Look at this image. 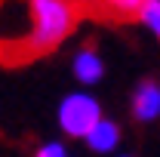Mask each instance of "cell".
I'll list each match as a JSON object with an SVG mask.
<instances>
[{"mask_svg":"<svg viewBox=\"0 0 160 157\" xmlns=\"http://www.w3.org/2000/svg\"><path fill=\"white\" fill-rule=\"evenodd\" d=\"M117 157H129V154H117Z\"/></svg>","mask_w":160,"mask_h":157,"instance_id":"cell-9","label":"cell"},{"mask_svg":"<svg viewBox=\"0 0 160 157\" xmlns=\"http://www.w3.org/2000/svg\"><path fill=\"white\" fill-rule=\"evenodd\" d=\"M71 74H74L77 83H83V86L102 83V77H105V59L99 56V49H96V46L77 49L74 59H71Z\"/></svg>","mask_w":160,"mask_h":157,"instance_id":"cell-4","label":"cell"},{"mask_svg":"<svg viewBox=\"0 0 160 157\" xmlns=\"http://www.w3.org/2000/svg\"><path fill=\"white\" fill-rule=\"evenodd\" d=\"M83 142H86V145H89L96 154H111V151L120 145V126L114 123V120L102 117L99 123H96V129L83 139Z\"/></svg>","mask_w":160,"mask_h":157,"instance_id":"cell-5","label":"cell"},{"mask_svg":"<svg viewBox=\"0 0 160 157\" xmlns=\"http://www.w3.org/2000/svg\"><path fill=\"white\" fill-rule=\"evenodd\" d=\"M132 117L139 123H154L160 117V83L157 80H142L132 89V105H129Z\"/></svg>","mask_w":160,"mask_h":157,"instance_id":"cell-3","label":"cell"},{"mask_svg":"<svg viewBox=\"0 0 160 157\" xmlns=\"http://www.w3.org/2000/svg\"><path fill=\"white\" fill-rule=\"evenodd\" d=\"M139 25L160 40V0H151V3L139 13Z\"/></svg>","mask_w":160,"mask_h":157,"instance_id":"cell-7","label":"cell"},{"mask_svg":"<svg viewBox=\"0 0 160 157\" xmlns=\"http://www.w3.org/2000/svg\"><path fill=\"white\" fill-rule=\"evenodd\" d=\"M148 3L151 0H96V6L111 19H139V13Z\"/></svg>","mask_w":160,"mask_h":157,"instance_id":"cell-6","label":"cell"},{"mask_svg":"<svg viewBox=\"0 0 160 157\" xmlns=\"http://www.w3.org/2000/svg\"><path fill=\"white\" fill-rule=\"evenodd\" d=\"M56 117H59V126H62L65 136L86 139L105 114H102L99 99L92 96V93H83V89H80V93H71V96H65L59 102Z\"/></svg>","mask_w":160,"mask_h":157,"instance_id":"cell-2","label":"cell"},{"mask_svg":"<svg viewBox=\"0 0 160 157\" xmlns=\"http://www.w3.org/2000/svg\"><path fill=\"white\" fill-rule=\"evenodd\" d=\"M34 157H71V151H68L62 142H46L43 148H37Z\"/></svg>","mask_w":160,"mask_h":157,"instance_id":"cell-8","label":"cell"},{"mask_svg":"<svg viewBox=\"0 0 160 157\" xmlns=\"http://www.w3.org/2000/svg\"><path fill=\"white\" fill-rule=\"evenodd\" d=\"M77 28L74 0H25V34L19 46L25 56H46L59 49Z\"/></svg>","mask_w":160,"mask_h":157,"instance_id":"cell-1","label":"cell"}]
</instances>
